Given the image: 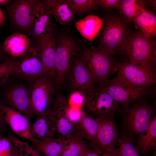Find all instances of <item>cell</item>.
Wrapping results in <instances>:
<instances>
[{"mask_svg": "<svg viewBox=\"0 0 156 156\" xmlns=\"http://www.w3.org/2000/svg\"><path fill=\"white\" fill-rule=\"evenodd\" d=\"M98 37L96 47L103 52L113 56L124 44L133 30L130 25L118 13L106 12Z\"/></svg>", "mask_w": 156, "mask_h": 156, "instance_id": "cell-1", "label": "cell"}, {"mask_svg": "<svg viewBox=\"0 0 156 156\" xmlns=\"http://www.w3.org/2000/svg\"><path fill=\"white\" fill-rule=\"evenodd\" d=\"M95 86L107 84L110 76L117 71L116 61L113 56L91 45L79 53Z\"/></svg>", "mask_w": 156, "mask_h": 156, "instance_id": "cell-2", "label": "cell"}, {"mask_svg": "<svg viewBox=\"0 0 156 156\" xmlns=\"http://www.w3.org/2000/svg\"><path fill=\"white\" fill-rule=\"evenodd\" d=\"M117 54L133 64L156 62V41L139 30H133Z\"/></svg>", "mask_w": 156, "mask_h": 156, "instance_id": "cell-3", "label": "cell"}, {"mask_svg": "<svg viewBox=\"0 0 156 156\" xmlns=\"http://www.w3.org/2000/svg\"><path fill=\"white\" fill-rule=\"evenodd\" d=\"M117 68L116 76L140 89L150 91L156 84L155 62L134 65L123 60L117 62Z\"/></svg>", "mask_w": 156, "mask_h": 156, "instance_id": "cell-4", "label": "cell"}, {"mask_svg": "<svg viewBox=\"0 0 156 156\" xmlns=\"http://www.w3.org/2000/svg\"><path fill=\"white\" fill-rule=\"evenodd\" d=\"M144 98L134 101L125 107L127 109L124 122L127 134L126 137L131 141L147 129L154 116V106Z\"/></svg>", "mask_w": 156, "mask_h": 156, "instance_id": "cell-5", "label": "cell"}, {"mask_svg": "<svg viewBox=\"0 0 156 156\" xmlns=\"http://www.w3.org/2000/svg\"><path fill=\"white\" fill-rule=\"evenodd\" d=\"M69 107L68 102L61 93H59L51 110L56 123L58 138L68 142L83 140L85 137L79 122H74L69 117Z\"/></svg>", "mask_w": 156, "mask_h": 156, "instance_id": "cell-6", "label": "cell"}, {"mask_svg": "<svg viewBox=\"0 0 156 156\" xmlns=\"http://www.w3.org/2000/svg\"><path fill=\"white\" fill-rule=\"evenodd\" d=\"M95 89L109 94L119 104L125 107L134 101L147 96H153V90L145 91L138 88L116 76L106 84L97 86Z\"/></svg>", "mask_w": 156, "mask_h": 156, "instance_id": "cell-7", "label": "cell"}, {"mask_svg": "<svg viewBox=\"0 0 156 156\" xmlns=\"http://www.w3.org/2000/svg\"><path fill=\"white\" fill-rule=\"evenodd\" d=\"M78 45L75 41L67 36L57 40L55 83L60 86L63 83L68 71L78 55Z\"/></svg>", "mask_w": 156, "mask_h": 156, "instance_id": "cell-8", "label": "cell"}, {"mask_svg": "<svg viewBox=\"0 0 156 156\" xmlns=\"http://www.w3.org/2000/svg\"><path fill=\"white\" fill-rule=\"evenodd\" d=\"M35 0H17L6 4L5 13L14 33L30 36L31 16Z\"/></svg>", "mask_w": 156, "mask_h": 156, "instance_id": "cell-9", "label": "cell"}, {"mask_svg": "<svg viewBox=\"0 0 156 156\" xmlns=\"http://www.w3.org/2000/svg\"><path fill=\"white\" fill-rule=\"evenodd\" d=\"M113 115L98 116L95 118L99 124V129L96 143L93 146L94 150L101 155L105 153L117 155L119 138Z\"/></svg>", "mask_w": 156, "mask_h": 156, "instance_id": "cell-10", "label": "cell"}, {"mask_svg": "<svg viewBox=\"0 0 156 156\" xmlns=\"http://www.w3.org/2000/svg\"><path fill=\"white\" fill-rule=\"evenodd\" d=\"M55 92L53 80L46 76L37 79L30 91L32 109L36 116L45 112L53 101Z\"/></svg>", "mask_w": 156, "mask_h": 156, "instance_id": "cell-11", "label": "cell"}, {"mask_svg": "<svg viewBox=\"0 0 156 156\" xmlns=\"http://www.w3.org/2000/svg\"><path fill=\"white\" fill-rule=\"evenodd\" d=\"M51 14L49 9L42 1L35 0L31 16L30 36L35 41L53 34Z\"/></svg>", "mask_w": 156, "mask_h": 156, "instance_id": "cell-12", "label": "cell"}, {"mask_svg": "<svg viewBox=\"0 0 156 156\" xmlns=\"http://www.w3.org/2000/svg\"><path fill=\"white\" fill-rule=\"evenodd\" d=\"M14 73L21 77L34 79L35 81L42 77L46 76L36 48L30 47L20 56L15 66Z\"/></svg>", "mask_w": 156, "mask_h": 156, "instance_id": "cell-13", "label": "cell"}, {"mask_svg": "<svg viewBox=\"0 0 156 156\" xmlns=\"http://www.w3.org/2000/svg\"><path fill=\"white\" fill-rule=\"evenodd\" d=\"M67 75L70 86L74 91L85 94L95 89L91 76L79 53L77 55Z\"/></svg>", "mask_w": 156, "mask_h": 156, "instance_id": "cell-14", "label": "cell"}, {"mask_svg": "<svg viewBox=\"0 0 156 156\" xmlns=\"http://www.w3.org/2000/svg\"><path fill=\"white\" fill-rule=\"evenodd\" d=\"M83 105L90 112L98 116L113 115L119 104L109 94L95 90L85 94Z\"/></svg>", "mask_w": 156, "mask_h": 156, "instance_id": "cell-15", "label": "cell"}, {"mask_svg": "<svg viewBox=\"0 0 156 156\" xmlns=\"http://www.w3.org/2000/svg\"><path fill=\"white\" fill-rule=\"evenodd\" d=\"M47 76L55 81L57 39L53 34L40 38L35 41Z\"/></svg>", "mask_w": 156, "mask_h": 156, "instance_id": "cell-16", "label": "cell"}, {"mask_svg": "<svg viewBox=\"0 0 156 156\" xmlns=\"http://www.w3.org/2000/svg\"><path fill=\"white\" fill-rule=\"evenodd\" d=\"M5 95L8 106L20 112L29 120L31 119L34 114L31 105L30 91L25 87L15 86L8 90Z\"/></svg>", "mask_w": 156, "mask_h": 156, "instance_id": "cell-17", "label": "cell"}, {"mask_svg": "<svg viewBox=\"0 0 156 156\" xmlns=\"http://www.w3.org/2000/svg\"><path fill=\"white\" fill-rule=\"evenodd\" d=\"M4 114L6 124L15 133L31 141L33 140L31 124L28 118L17 111L5 105Z\"/></svg>", "mask_w": 156, "mask_h": 156, "instance_id": "cell-18", "label": "cell"}, {"mask_svg": "<svg viewBox=\"0 0 156 156\" xmlns=\"http://www.w3.org/2000/svg\"><path fill=\"white\" fill-rule=\"evenodd\" d=\"M31 131L33 137L36 139L45 140L54 138L57 127L51 110L49 109L36 116L31 124Z\"/></svg>", "mask_w": 156, "mask_h": 156, "instance_id": "cell-19", "label": "cell"}, {"mask_svg": "<svg viewBox=\"0 0 156 156\" xmlns=\"http://www.w3.org/2000/svg\"><path fill=\"white\" fill-rule=\"evenodd\" d=\"M61 26L67 25L75 14L70 0H42Z\"/></svg>", "mask_w": 156, "mask_h": 156, "instance_id": "cell-20", "label": "cell"}, {"mask_svg": "<svg viewBox=\"0 0 156 156\" xmlns=\"http://www.w3.org/2000/svg\"><path fill=\"white\" fill-rule=\"evenodd\" d=\"M103 23L102 18L89 15L76 23V27L81 35L92 42L100 32Z\"/></svg>", "mask_w": 156, "mask_h": 156, "instance_id": "cell-21", "label": "cell"}, {"mask_svg": "<svg viewBox=\"0 0 156 156\" xmlns=\"http://www.w3.org/2000/svg\"><path fill=\"white\" fill-rule=\"evenodd\" d=\"M30 39L21 33H14L8 36L3 43L4 49L13 57L21 56L30 47Z\"/></svg>", "mask_w": 156, "mask_h": 156, "instance_id": "cell-22", "label": "cell"}, {"mask_svg": "<svg viewBox=\"0 0 156 156\" xmlns=\"http://www.w3.org/2000/svg\"><path fill=\"white\" fill-rule=\"evenodd\" d=\"M156 145V116L154 115L148 127L138 136L134 146L136 151L142 156H148L152 148Z\"/></svg>", "mask_w": 156, "mask_h": 156, "instance_id": "cell-23", "label": "cell"}, {"mask_svg": "<svg viewBox=\"0 0 156 156\" xmlns=\"http://www.w3.org/2000/svg\"><path fill=\"white\" fill-rule=\"evenodd\" d=\"M31 142L33 148L43 156H60L68 143L59 138L45 140L34 138Z\"/></svg>", "mask_w": 156, "mask_h": 156, "instance_id": "cell-24", "label": "cell"}, {"mask_svg": "<svg viewBox=\"0 0 156 156\" xmlns=\"http://www.w3.org/2000/svg\"><path fill=\"white\" fill-rule=\"evenodd\" d=\"M136 29L146 36L153 38L156 36V16L154 13L146 11L143 9L134 18Z\"/></svg>", "mask_w": 156, "mask_h": 156, "instance_id": "cell-25", "label": "cell"}, {"mask_svg": "<svg viewBox=\"0 0 156 156\" xmlns=\"http://www.w3.org/2000/svg\"><path fill=\"white\" fill-rule=\"evenodd\" d=\"M116 9L127 22L131 25L134 18L143 8L139 0H121Z\"/></svg>", "mask_w": 156, "mask_h": 156, "instance_id": "cell-26", "label": "cell"}, {"mask_svg": "<svg viewBox=\"0 0 156 156\" xmlns=\"http://www.w3.org/2000/svg\"><path fill=\"white\" fill-rule=\"evenodd\" d=\"M79 123L85 138L92 143V145L95 144L99 129L97 121L84 112Z\"/></svg>", "mask_w": 156, "mask_h": 156, "instance_id": "cell-27", "label": "cell"}, {"mask_svg": "<svg viewBox=\"0 0 156 156\" xmlns=\"http://www.w3.org/2000/svg\"><path fill=\"white\" fill-rule=\"evenodd\" d=\"M9 138L14 146L16 156H43L33 147L11 133L10 134Z\"/></svg>", "mask_w": 156, "mask_h": 156, "instance_id": "cell-28", "label": "cell"}, {"mask_svg": "<svg viewBox=\"0 0 156 156\" xmlns=\"http://www.w3.org/2000/svg\"><path fill=\"white\" fill-rule=\"evenodd\" d=\"M90 147L83 140L68 142L60 156H79Z\"/></svg>", "mask_w": 156, "mask_h": 156, "instance_id": "cell-29", "label": "cell"}, {"mask_svg": "<svg viewBox=\"0 0 156 156\" xmlns=\"http://www.w3.org/2000/svg\"><path fill=\"white\" fill-rule=\"evenodd\" d=\"M117 145L118 156H142L135 149L132 141L125 136L119 138Z\"/></svg>", "mask_w": 156, "mask_h": 156, "instance_id": "cell-30", "label": "cell"}, {"mask_svg": "<svg viewBox=\"0 0 156 156\" xmlns=\"http://www.w3.org/2000/svg\"><path fill=\"white\" fill-rule=\"evenodd\" d=\"M75 14H82L96 10L98 5L95 0H70Z\"/></svg>", "mask_w": 156, "mask_h": 156, "instance_id": "cell-31", "label": "cell"}, {"mask_svg": "<svg viewBox=\"0 0 156 156\" xmlns=\"http://www.w3.org/2000/svg\"><path fill=\"white\" fill-rule=\"evenodd\" d=\"M17 62L15 59H10L0 64V87L6 82L13 73Z\"/></svg>", "mask_w": 156, "mask_h": 156, "instance_id": "cell-32", "label": "cell"}, {"mask_svg": "<svg viewBox=\"0 0 156 156\" xmlns=\"http://www.w3.org/2000/svg\"><path fill=\"white\" fill-rule=\"evenodd\" d=\"M0 156H16L14 146L9 138L0 136Z\"/></svg>", "mask_w": 156, "mask_h": 156, "instance_id": "cell-33", "label": "cell"}, {"mask_svg": "<svg viewBox=\"0 0 156 156\" xmlns=\"http://www.w3.org/2000/svg\"><path fill=\"white\" fill-rule=\"evenodd\" d=\"M85 95L83 93L77 91H74L70 96L68 102L70 106L81 108L83 104Z\"/></svg>", "mask_w": 156, "mask_h": 156, "instance_id": "cell-34", "label": "cell"}, {"mask_svg": "<svg viewBox=\"0 0 156 156\" xmlns=\"http://www.w3.org/2000/svg\"><path fill=\"white\" fill-rule=\"evenodd\" d=\"M121 0H95L96 4L100 6L105 12H108L116 9Z\"/></svg>", "mask_w": 156, "mask_h": 156, "instance_id": "cell-35", "label": "cell"}, {"mask_svg": "<svg viewBox=\"0 0 156 156\" xmlns=\"http://www.w3.org/2000/svg\"><path fill=\"white\" fill-rule=\"evenodd\" d=\"M84 112L81 108L72 107L69 105L68 116L70 120L74 122L79 123L81 119Z\"/></svg>", "mask_w": 156, "mask_h": 156, "instance_id": "cell-36", "label": "cell"}, {"mask_svg": "<svg viewBox=\"0 0 156 156\" xmlns=\"http://www.w3.org/2000/svg\"><path fill=\"white\" fill-rule=\"evenodd\" d=\"M143 8L146 11L154 13L156 12V0H139Z\"/></svg>", "mask_w": 156, "mask_h": 156, "instance_id": "cell-37", "label": "cell"}, {"mask_svg": "<svg viewBox=\"0 0 156 156\" xmlns=\"http://www.w3.org/2000/svg\"><path fill=\"white\" fill-rule=\"evenodd\" d=\"M4 106L0 102V130L2 129L6 124L4 114Z\"/></svg>", "mask_w": 156, "mask_h": 156, "instance_id": "cell-38", "label": "cell"}, {"mask_svg": "<svg viewBox=\"0 0 156 156\" xmlns=\"http://www.w3.org/2000/svg\"><path fill=\"white\" fill-rule=\"evenodd\" d=\"M79 156H101L94 150L90 147L88 148Z\"/></svg>", "mask_w": 156, "mask_h": 156, "instance_id": "cell-39", "label": "cell"}, {"mask_svg": "<svg viewBox=\"0 0 156 156\" xmlns=\"http://www.w3.org/2000/svg\"><path fill=\"white\" fill-rule=\"evenodd\" d=\"M5 18L0 8V25H3L5 24Z\"/></svg>", "mask_w": 156, "mask_h": 156, "instance_id": "cell-40", "label": "cell"}, {"mask_svg": "<svg viewBox=\"0 0 156 156\" xmlns=\"http://www.w3.org/2000/svg\"><path fill=\"white\" fill-rule=\"evenodd\" d=\"M5 51L3 47V44L0 42V59L2 57L4 51Z\"/></svg>", "mask_w": 156, "mask_h": 156, "instance_id": "cell-41", "label": "cell"}, {"mask_svg": "<svg viewBox=\"0 0 156 156\" xmlns=\"http://www.w3.org/2000/svg\"><path fill=\"white\" fill-rule=\"evenodd\" d=\"M101 156H118L117 155L109 153H103L101 155Z\"/></svg>", "mask_w": 156, "mask_h": 156, "instance_id": "cell-42", "label": "cell"}, {"mask_svg": "<svg viewBox=\"0 0 156 156\" xmlns=\"http://www.w3.org/2000/svg\"><path fill=\"white\" fill-rule=\"evenodd\" d=\"M10 1L8 0H0V4H7Z\"/></svg>", "mask_w": 156, "mask_h": 156, "instance_id": "cell-43", "label": "cell"}, {"mask_svg": "<svg viewBox=\"0 0 156 156\" xmlns=\"http://www.w3.org/2000/svg\"></svg>", "mask_w": 156, "mask_h": 156, "instance_id": "cell-44", "label": "cell"}]
</instances>
